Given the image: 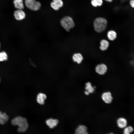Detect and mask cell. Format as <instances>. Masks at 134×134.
<instances>
[{
	"label": "cell",
	"mask_w": 134,
	"mask_h": 134,
	"mask_svg": "<svg viewBox=\"0 0 134 134\" xmlns=\"http://www.w3.org/2000/svg\"><path fill=\"white\" fill-rule=\"evenodd\" d=\"M11 123L14 126L18 127V131L19 133L26 132L28 129L29 125L26 119L21 116H18L12 119Z\"/></svg>",
	"instance_id": "1"
},
{
	"label": "cell",
	"mask_w": 134,
	"mask_h": 134,
	"mask_svg": "<svg viewBox=\"0 0 134 134\" xmlns=\"http://www.w3.org/2000/svg\"><path fill=\"white\" fill-rule=\"evenodd\" d=\"M107 24V22L105 19L100 17L97 18L94 21V29L98 33L102 32L106 29Z\"/></svg>",
	"instance_id": "2"
},
{
	"label": "cell",
	"mask_w": 134,
	"mask_h": 134,
	"mask_svg": "<svg viewBox=\"0 0 134 134\" xmlns=\"http://www.w3.org/2000/svg\"><path fill=\"white\" fill-rule=\"evenodd\" d=\"M61 26L67 32L73 28L74 26V23L72 19L69 16H65L62 18L60 21Z\"/></svg>",
	"instance_id": "3"
},
{
	"label": "cell",
	"mask_w": 134,
	"mask_h": 134,
	"mask_svg": "<svg viewBox=\"0 0 134 134\" xmlns=\"http://www.w3.org/2000/svg\"><path fill=\"white\" fill-rule=\"evenodd\" d=\"M25 2L26 7L32 10H38L41 6L40 2L35 0H25Z\"/></svg>",
	"instance_id": "4"
},
{
	"label": "cell",
	"mask_w": 134,
	"mask_h": 134,
	"mask_svg": "<svg viewBox=\"0 0 134 134\" xmlns=\"http://www.w3.org/2000/svg\"><path fill=\"white\" fill-rule=\"evenodd\" d=\"M101 97L105 103L107 104L110 103L113 99L111 94L110 92L103 93L101 95Z\"/></svg>",
	"instance_id": "5"
},
{
	"label": "cell",
	"mask_w": 134,
	"mask_h": 134,
	"mask_svg": "<svg viewBox=\"0 0 134 134\" xmlns=\"http://www.w3.org/2000/svg\"><path fill=\"white\" fill-rule=\"evenodd\" d=\"M87 127L82 125H79L75 131V134H89Z\"/></svg>",
	"instance_id": "6"
},
{
	"label": "cell",
	"mask_w": 134,
	"mask_h": 134,
	"mask_svg": "<svg viewBox=\"0 0 134 134\" xmlns=\"http://www.w3.org/2000/svg\"><path fill=\"white\" fill-rule=\"evenodd\" d=\"M107 70V67L106 66L103 64L97 65L95 68L96 72L100 75L105 74Z\"/></svg>",
	"instance_id": "7"
},
{
	"label": "cell",
	"mask_w": 134,
	"mask_h": 134,
	"mask_svg": "<svg viewBox=\"0 0 134 134\" xmlns=\"http://www.w3.org/2000/svg\"><path fill=\"white\" fill-rule=\"evenodd\" d=\"M59 123L58 120L56 119L50 118L46 120V123L50 129H53L56 127Z\"/></svg>",
	"instance_id": "8"
},
{
	"label": "cell",
	"mask_w": 134,
	"mask_h": 134,
	"mask_svg": "<svg viewBox=\"0 0 134 134\" xmlns=\"http://www.w3.org/2000/svg\"><path fill=\"white\" fill-rule=\"evenodd\" d=\"M14 15L15 18L17 20H20L25 18L26 15L22 9H18L14 13Z\"/></svg>",
	"instance_id": "9"
},
{
	"label": "cell",
	"mask_w": 134,
	"mask_h": 134,
	"mask_svg": "<svg viewBox=\"0 0 134 134\" xmlns=\"http://www.w3.org/2000/svg\"><path fill=\"white\" fill-rule=\"evenodd\" d=\"M117 125L120 128H124L127 126V119L123 117L118 118L116 121Z\"/></svg>",
	"instance_id": "10"
},
{
	"label": "cell",
	"mask_w": 134,
	"mask_h": 134,
	"mask_svg": "<svg viewBox=\"0 0 134 134\" xmlns=\"http://www.w3.org/2000/svg\"><path fill=\"white\" fill-rule=\"evenodd\" d=\"M47 96L44 94L40 93L38 94L36 97V101L40 104L42 105L44 103Z\"/></svg>",
	"instance_id": "11"
},
{
	"label": "cell",
	"mask_w": 134,
	"mask_h": 134,
	"mask_svg": "<svg viewBox=\"0 0 134 134\" xmlns=\"http://www.w3.org/2000/svg\"><path fill=\"white\" fill-rule=\"evenodd\" d=\"M72 58L74 62H77L78 64H80L83 59L82 55L79 53L74 54L72 56Z\"/></svg>",
	"instance_id": "12"
},
{
	"label": "cell",
	"mask_w": 134,
	"mask_h": 134,
	"mask_svg": "<svg viewBox=\"0 0 134 134\" xmlns=\"http://www.w3.org/2000/svg\"><path fill=\"white\" fill-rule=\"evenodd\" d=\"M7 115L5 113H2L0 111V124L3 125L8 120Z\"/></svg>",
	"instance_id": "13"
},
{
	"label": "cell",
	"mask_w": 134,
	"mask_h": 134,
	"mask_svg": "<svg viewBox=\"0 0 134 134\" xmlns=\"http://www.w3.org/2000/svg\"><path fill=\"white\" fill-rule=\"evenodd\" d=\"M23 0H14L13 3L15 7L19 9H22L24 8V5Z\"/></svg>",
	"instance_id": "14"
},
{
	"label": "cell",
	"mask_w": 134,
	"mask_h": 134,
	"mask_svg": "<svg viewBox=\"0 0 134 134\" xmlns=\"http://www.w3.org/2000/svg\"><path fill=\"white\" fill-rule=\"evenodd\" d=\"M100 48L103 51L106 50L107 49L109 44L108 42L105 39L101 40L100 41Z\"/></svg>",
	"instance_id": "15"
},
{
	"label": "cell",
	"mask_w": 134,
	"mask_h": 134,
	"mask_svg": "<svg viewBox=\"0 0 134 134\" xmlns=\"http://www.w3.org/2000/svg\"><path fill=\"white\" fill-rule=\"evenodd\" d=\"M117 34L116 32L113 30L108 31L107 33V36L109 39L113 40L116 38Z\"/></svg>",
	"instance_id": "16"
},
{
	"label": "cell",
	"mask_w": 134,
	"mask_h": 134,
	"mask_svg": "<svg viewBox=\"0 0 134 134\" xmlns=\"http://www.w3.org/2000/svg\"><path fill=\"white\" fill-rule=\"evenodd\" d=\"M85 89L90 93H93L95 91V88L92 86L91 82H88L85 84Z\"/></svg>",
	"instance_id": "17"
},
{
	"label": "cell",
	"mask_w": 134,
	"mask_h": 134,
	"mask_svg": "<svg viewBox=\"0 0 134 134\" xmlns=\"http://www.w3.org/2000/svg\"><path fill=\"white\" fill-rule=\"evenodd\" d=\"M134 131L133 128L131 126L126 127L124 128L123 134H130Z\"/></svg>",
	"instance_id": "18"
},
{
	"label": "cell",
	"mask_w": 134,
	"mask_h": 134,
	"mask_svg": "<svg viewBox=\"0 0 134 134\" xmlns=\"http://www.w3.org/2000/svg\"><path fill=\"white\" fill-rule=\"evenodd\" d=\"M7 59V55L5 52H2L0 53V61L6 60Z\"/></svg>",
	"instance_id": "19"
},
{
	"label": "cell",
	"mask_w": 134,
	"mask_h": 134,
	"mask_svg": "<svg viewBox=\"0 0 134 134\" xmlns=\"http://www.w3.org/2000/svg\"><path fill=\"white\" fill-rule=\"evenodd\" d=\"M53 1L59 8L63 6V3L62 0H53Z\"/></svg>",
	"instance_id": "20"
},
{
	"label": "cell",
	"mask_w": 134,
	"mask_h": 134,
	"mask_svg": "<svg viewBox=\"0 0 134 134\" xmlns=\"http://www.w3.org/2000/svg\"><path fill=\"white\" fill-rule=\"evenodd\" d=\"M51 6L53 9L55 10H58L59 8L53 1L51 3Z\"/></svg>",
	"instance_id": "21"
},
{
	"label": "cell",
	"mask_w": 134,
	"mask_h": 134,
	"mask_svg": "<svg viewBox=\"0 0 134 134\" xmlns=\"http://www.w3.org/2000/svg\"><path fill=\"white\" fill-rule=\"evenodd\" d=\"M91 3L92 5L94 7H97L98 6L96 0H92Z\"/></svg>",
	"instance_id": "22"
},
{
	"label": "cell",
	"mask_w": 134,
	"mask_h": 134,
	"mask_svg": "<svg viewBox=\"0 0 134 134\" xmlns=\"http://www.w3.org/2000/svg\"><path fill=\"white\" fill-rule=\"evenodd\" d=\"M129 3L131 6L132 8H134V0H131Z\"/></svg>",
	"instance_id": "23"
},
{
	"label": "cell",
	"mask_w": 134,
	"mask_h": 134,
	"mask_svg": "<svg viewBox=\"0 0 134 134\" xmlns=\"http://www.w3.org/2000/svg\"><path fill=\"white\" fill-rule=\"evenodd\" d=\"M98 6H101L102 4V0H96Z\"/></svg>",
	"instance_id": "24"
},
{
	"label": "cell",
	"mask_w": 134,
	"mask_h": 134,
	"mask_svg": "<svg viewBox=\"0 0 134 134\" xmlns=\"http://www.w3.org/2000/svg\"><path fill=\"white\" fill-rule=\"evenodd\" d=\"M84 93L86 95H88L90 94V93L88 92L86 90L85 91Z\"/></svg>",
	"instance_id": "25"
},
{
	"label": "cell",
	"mask_w": 134,
	"mask_h": 134,
	"mask_svg": "<svg viewBox=\"0 0 134 134\" xmlns=\"http://www.w3.org/2000/svg\"><path fill=\"white\" fill-rule=\"evenodd\" d=\"M106 134H115L113 132H110L109 133H107Z\"/></svg>",
	"instance_id": "26"
},
{
	"label": "cell",
	"mask_w": 134,
	"mask_h": 134,
	"mask_svg": "<svg viewBox=\"0 0 134 134\" xmlns=\"http://www.w3.org/2000/svg\"><path fill=\"white\" fill-rule=\"evenodd\" d=\"M105 0L109 2H111L112 0Z\"/></svg>",
	"instance_id": "27"
},
{
	"label": "cell",
	"mask_w": 134,
	"mask_h": 134,
	"mask_svg": "<svg viewBox=\"0 0 134 134\" xmlns=\"http://www.w3.org/2000/svg\"></svg>",
	"instance_id": "28"
},
{
	"label": "cell",
	"mask_w": 134,
	"mask_h": 134,
	"mask_svg": "<svg viewBox=\"0 0 134 134\" xmlns=\"http://www.w3.org/2000/svg\"></svg>",
	"instance_id": "29"
}]
</instances>
